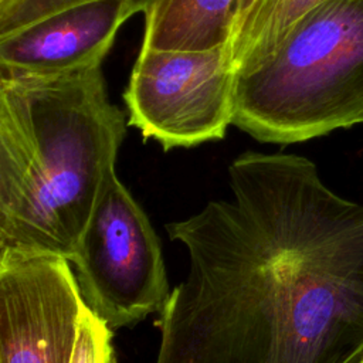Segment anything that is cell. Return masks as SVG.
Here are the masks:
<instances>
[{
    "mask_svg": "<svg viewBox=\"0 0 363 363\" xmlns=\"http://www.w3.org/2000/svg\"><path fill=\"white\" fill-rule=\"evenodd\" d=\"M231 197L166 224L186 278L156 325L155 363H357L363 356V204L309 159L244 152Z\"/></svg>",
    "mask_w": 363,
    "mask_h": 363,
    "instance_id": "cell-1",
    "label": "cell"
},
{
    "mask_svg": "<svg viewBox=\"0 0 363 363\" xmlns=\"http://www.w3.org/2000/svg\"><path fill=\"white\" fill-rule=\"evenodd\" d=\"M128 125L102 65L0 71V255L72 261Z\"/></svg>",
    "mask_w": 363,
    "mask_h": 363,
    "instance_id": "cell-2",
    "label": "cell"
},
{
    "mask_svg": "<svg viewBox=\"0 0 363 363\" xmlns=\"http://www.w3.org/2000/svg\"><path fill=\"white\" fill-rule=\"evenodd\" d=\"M363 123V0H325L277 48L235 71L233 125L264 143Z\"/></svg>",
    "mask_w": 363,
    "mask_h": 363,
    "instance_id": "cell-3",
    "label": "cell"
},
{
    "mask_svg": "<svg viewBox=\"0 0 363 363\" xmlns=\"http://www.w3.org/2000/svg\"><path fill=\"white\" fill-rule=\"evenodd\" d=\"M71 262L84 303L112 330L162 312L172 292L160 241L116 172L104 182Z\"/></svg>",
    "mask_w": 363,
    "mask_h": 363,
    "instance_id": "cell-4",
    "label": "cell"
},
{
    "mask_svg": "<svg viewBox=\"0 0 363 363\" xmlns=\"http://www.w3.org/2000/svg\"><path fill=\"white\" fill-rule=\"evenodd\" d=\"M235 69L230 47H140L123 92L128 123L164 150L220 140L233 125Z\"/></svg>",
    "mask_w": 363,
    "mask_h": 363,
    "instance_id": "cell-5",
    "label": "cell"
},
{
    "mask_svg": "<svg viewBox=\"0 0 363 363\" xmlns=\"http://www.w3.org/2000/svg\"><path fill=\"white\" fill-rule=\"evenodd\" d=\"M85 308L68 259L0 255V363H71Z\"/></svg>",
    "mask_w": 363,
    "mask_h": 363,
    "instance_id": "cell-6",
    "label": "cell"
},
{
    "mask_svg": "<svg viewBox=\"0 0 363 363\" xmlns=\"http://www.w3.org/2000/svg\"><path fill=\"white\" fill-rule=\"evenodd\" d=\"M125 0H85L0 34V71L55 75L102 65L122 24Z\"/></svg>",
    "mask_w": 363,
    "mask_h": 363,
    "instance_id": "cell-7",
    "label": "cell"
},
{
    "mask_svg": "<svg viewBox=\"0 0 363 363\" xmlns=\"http://www.w3.org/2000/svg\"><path fill=\"white\" fill-rule=\"evenodd\" d=\"M240 0H155L143 13L142 45L206 50L230 44Z\"/></svg>",
    "mask_w": 363,
    "mask_h": 363,
    "instance_id": "cell-8",
    "label": "cell"
},
{
    "mask_svg": "<svg viewBox=\"0 0 363 363\" xmlns=\"http://www.w3.org/2000/svg\"><path fill=\"white\" fill-rule=\"evenodd\" d=\"M325 0H262L252 16L230 40L235 71L250 68L268 57L288 30L311 9Z\"/></svg>",
    "mask_w": 363,
    "mask_h": 363,
    "instance_id": "cell-9",
    "label": "cell"
},
{
    "mask_svg": "<svg viewBox=\"0 0 363 363\" xmlns=\"http://www.w3.org/2000/svg\"><path fill=\"white\" fill-rule=\"evenodd\" d=\"M85 0H0V34ZM133 14L145 13L155 0H125Z\"/></svg>",
    "mask_w": 363,
    "mask_h": 363,
    "instance_id": "cell-10",
    "label": "cell"
},
{
    "mask_svg": "<svg viewBox=\"0 0 363 363\" xmlns=\"http://www.w3.org/2000/svg\"><path fill=\"white\" fill-rule=\"evenodd\" d=\"M71 363H115L112 329L85 308Z\"/></svg>",
    "mask_w": 363,
    "mask_h": 363,
    "instance_id": "cell-11",
    "label": "cell"
},
{
    "mask_svg": "<svg viewBox=\"0 0 363 363\" xmlns=\"http://www.w3.org/2000/svg\"><path fill=\"white\" fill-rule=\"evenodd\" d=\"M261 1L262 0H240L238 13H237V21H235V27H234L233 35L252 16V13L257 10V7L261 4ZM233 35H231V38H233Z\"/></svg>",
    "mask_w": 363,
    "mask_h": 363,
    "instance_id": "cell-12",
    "label": "cell"
},
{
    "mask_svg": "<svg viewBox=\"0 0 363 363\" xmlns=\"http://www.w3.org/2000/svg\"><path fill=\"white\" fill-rule=\"evenodd\" d=\"M357 363H363V356H362V357H360V360H359V362H357Z\"/></svg>",
    "mask_w": 363,
    "mask_h": 363,
    "instance_id": "cell-13",
    "label": "cell"
}]
</instances>
